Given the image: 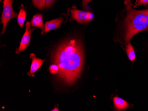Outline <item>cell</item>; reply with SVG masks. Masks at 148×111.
<instances>
[{"mask_svg": "<svg viewBox=\"0 0 148 111\" xmlns=\"http://www.w3.org/2000/svg\"><path fill=\"white\" fill-rule=\"evenodd\" d=\"M71 16L72 19L80 24H85L90 22L94 17V14L91 12L77 10L71 11Z\"/></svg>", "mask_w": 148, "mask_h": 111, "instance_id": "4", "label": "cell"}, {"mask_svg": "<svg viewBox=\"0 0 148 111\" xmlns=\"http://www.w3.org/2000/svg\"><path fill=\"white\" fill-rule=\"evenodd\" d=\"M3 3V10L1 20L3 27L1 35L5 33L6 31L7 25L10 20L17 16V13L15 12L12 9L13 0H4Z\"/></svg>", "mask_w": 148, "mask_h": 111, "instance_id": "3", "label": "cell"}, {"mask_svg": "<svg viewBox=\"0 0 148 111\" xmlns=\"http://www.w3.org/2000/svg\"><path fill=\"white\" fill-rule=\"evenodd\" d=\"M31 24L29 22H27L26 24L25 31L21 39L18 50L16 51V52L17 54H19L22 51L25 50L29 44L32 34L33 31V29L31 27Z\"/></svg>", "mask_w": 148, "mask_h": 111, "instance_id": "5", "label": "cell"}, {"mask_svg": "<svg viewBox=\"0 0 148 111\" xmlns=\"http://www.w3.org/2000/svg\"><path fill=\"white\" fill-rule=\"evenodd\" d=\"M63 19L62 18H58L49 21H47L45 25L44 33H46L51 31L58 29L62 25Z\"/></svg>", "mask_w": 148, "mask_h": 111, "instance_id": "7", "label": "cell"}, {"mask_svg": "<svg viewBox=\"0 0 148 111\" xmlns=\"http://www.w3.org/2000/svg\"><path fill=\"white\" fill-rule=\"evenodd\" d=\"M30 57L32 59V63L31 66L30 70L29 72L28 73V75L34 77L35 73L43 64V60L36 58L35 54L33 53L30 54Z\"/></svg>", "mask_w": 148, "mask_h": 111, "instance_id": "6", "label": "cell"}, {"mask_svg": "<svg viewBox=\"0 0 148 111\" xmlns=\"http://www.w3.org/2000/svg\"><path fill=\"white\" fill-rule=\"evenodd\" d=\"M92 1H93V0H83L82 4H83V7H84V9H86L88 3Z\"/></svg>", "mask_w": 148, "mask_h": 111, "instance_id": "16", "label": "cell"}, {"mask_svg": "<svg viewBox=\"0 0 148 111\" xmlns=\"http://www.w3.org/2000/svg\"><path fill=\"white\" fill-rule=\"evenodd\" d=\"M124 4L127 10L125 19V43H129L132 37L140 31H148V9L138 11L132 8L130 0H125Z\"/></svg>", "mask_w": 148, "mask_h": 111, "instance_id": "2", "label": "cell"}, {"mask_svg": "<svg viewBox=\"0 0 148 111\" xmlns=\"http://www.w3.org/2000/svg\"><path fill=\"white\" fill-rule=\"evenodd\" d=\"M31 24L33 27L40 28L42 31V33L43 34L45 31V25L43 23L42 15L36 14L33 16Z\"/></svg>", "mask_w": 148, "mask_h": 111, "instance_id": "8", "label": "cell"}, {"mask_svg": "<svg viewBox=\"0 0 148 111\" xmlns=\"http://www.w3.org/2000/svg\"><path fill=\"white\" fill-rule=\"evenodd\" d=\"M126 53H127V55L129 59L131 62H134L135 60V54L134 50L132 46L131 43H128L126 47Z\"/></svg>", "mask_w": 148, "mask_h": 111, "instance_id": "10", "label": "cell"}, {"mask_svg": "<svg viewBox=\"0 0 148 111\" xmlns=\"http://www.w3.org/2000/svg\"></svg>", "mask_w": 148, "mask_h": 111, "instance_id": "18", "label": "cell"}, {"mask_svg": "<svg viewBox=\"0 0 148 111\" xmlns=\"http://www.w3.org/2000/svg\"><path fill=\"white\" fill-rule=\"evenodd\" d=\"M148 4V0H137L135 5L134 6V8H137L139 6L146 5Z\"/></svg>", "mask_w": 148, "mask_h": 111, "instance_id": "14", "label": "cell"}, {"mask_svg": "<svg viewBox=\"0 0 148 111\" xmlns=\"http://www.w3.org/2000/svg\"><path fill=\"white\" fill-rule=\"evenodd\" d=\"M113 101L115 109L118 111L125 110L128 108L130 106L126 101L118 97H114L113 99Z\"/></svg>", "mask_w": 148, "mask_h": 111, "instance_id": "9", "label": "cell"}, {"mask_svg": "<svg viewBox=\"0 0 148 111\" xmlns=\"http://www.w3.org/2000/svg\"><path fill=\"white\" fill-rule=\"evenodd\" d=\"M45 1L46 8H48L52 5L55 0H45Z\"/></svg>", "mask_w": 148, "mask_h": 111, "instance_id": "15", "label": "cell"}, {"mask_svg": "<svg viewBox=\"0 0 148 111\" xmlns=\"http://www.w3.org/2000/svg\"><path fill=\"white\" fill-rule=\"evenodd\" d=\"M33 5L37 9L43 10L46 7L45 0H32Z\"/></svg>", "mask_w": 148, "mask_h": 111, "instance_id": "12", "label": "cell"}, {"mask_svg": "<svg viewBox=\"0 0 148 111\" xmlns=\"http://www.w3.org/2000/svg\"><path fill=\"white\" fill-rule=\"evenodd\" d=\"M52 59V62L59 67V79L65 84L71 86L79 79L84 67L82 43L75 38L65 40L56 48Z\"/></svg>", "mask_w": 148, "mask_h": 111, "instance_id": "1", "label": "cell"}, {"mask_svg": "<svg viewBox=\"0 0 148 111\" xmlns=\"http://www.w3.org/2000/svg\"><path fill=\"white\" fill-rule=\"evenodd\" d=\"M49 69L50 72L52 74H56L59 72V67L56 64L54 63L51 65Z\"/></svg>", "mask_w": 148, "mask_h": 111, "instance_id": "13", "label": "cell"}, {"mask_svg": "<svg viewBox=\"0 0 148 111\" xmlns=\"http://www.w3.org/2000/svg\"><path fill=\"white\" fill-rule=\"evenodd\" d=\"M52 111H59V109H58L56 107L55 108H54V109H53V110H52Z\"/></svg>", "mask_w": 148, "mask_h": 111, "instance_id": "17", "label": "cell"}, {"mask_svg": "<svg viewBox=\"0 0 148 111\" xmlns=\"http://www.w3.org/2000/svg\"><path fill=\"white\" fill-rule=\"evenodd\" d=\"M26 17V12L24 9H21L20 10L17 16V22L21 28H22L24 25Z\"/></svg>", "mask_w": 148, "mask_h": 111, "instance_id": "11", "label": "cell"}]
</instances>
